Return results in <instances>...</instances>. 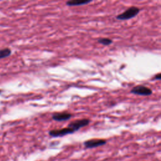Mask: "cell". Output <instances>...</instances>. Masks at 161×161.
<instances>
[{"instance_id": "6da1fadb", "label": "cell", "mask_w": 161, "mask_h": 161, "mask_svg": "<svg viewBox=\"0 0 161 161\" xmlns=\"http://www.w3.org/2000/svg\"><path fill=\"white\" fill-rule=\"evenodd\" d=\"M140 9L135 6L130 7L123 13L119 14L116 18L120 20H127L135 17L140 12Z\"/></svg>"}, {"instance_id": "7a4b0ae2", "label": "cell", "mask_w": 161, "mask_h": 161, "mask_svg": "<svg viewBox=\"0 0 161 161\" xmlns=\"http://www.w3.org/2000/svg\"><path fill=\"white\" fill-rule=\"evenodd\" d=\"M75 131L72 128L67 127L62 129L50 130L49 131V135L52 137H61L69 134H72Z\"/></svg>"}, {"instance_id": "3957f363", "label": "cell", "mask_w": 161, "mask_h": 161, "mask_svg": "<svg viewBox=\"0 0 161 161\" xmlns=\"http://www.w3.org/2000/svg\"><path fill=\"white\" fill-rule=\"evenodd\" d=\"M131 93L140 96H150L152 94V91L148 87L139 85L133 87L131 90Z\"/></svg>"}, {"instance_id": "277c9868", "label": "cell", "mask_w": 161, "mask_h": 161, "mask_svg": "<svg viewBox=\"0 0 161 161\" xmlns=\"http://www.w3.org/2000/svg\"><path fill=\"white\" fill-rule=\"evenodd\" d=\"M90 123V120L89 119H81V120H78L74 122H72L70 123L68 125L69 128H72L74 131H76L79 130L80 128L84 127L87 125H88Z\"/></svg>"}, {"instance_id": "5b68a950", "label": "cell", "mask_w": 161, "mask_h": 161, "mask_svg": "<svg viewBox=\"0 0 161 161\" xmlns=\"http://www.w3.org/2000/svg\"><path fill=\"white\" fill-rule=\"evenodd\" d=\"M107 141L103 139H91L84 142V145L87 149H92L99 147L106 144Z\"/></svg>"}, {"instance_id": "8992f818", "label": "cell", "mask_w": 161, "mask_h": 161, "mask_svg": "<svg viewBox=\"0 0 161 161\" xmlns=\"http://www.w3.org/2000/svg\"><path fill=\"white\" fill-rule=\"evenodd\" d=\"M72 115L68 112L55 113L52 115V118L54 120L57 122H64L69 120L71 119Z\"/></svg>"}, {"instance_id": "52a82bcc", "label": "cell", "mask_w": 161, "mask_h": 161, "mask_svg": "<svg viewBox=\"0 0 161 161\" xmlns=\"http://www.w3.org/2000/svg\"><path fill=\"white\" fill-rule=\"evenodd\" d=\"M92 2V0H71L66 2V5L69 6H75L87 5Z\"/></svg>"}, {"instance_id": "ba28073f", "label": "cell", "mask_w": 161, "mask_h": 161, "mask_svg": "<svg viewBox=\"0 0 161 161\" xmlns=\"http://www.w3.org/2000/svg\"><path fill=\"white\" fill-rule=\"evenodd\" d=\"M11 53H12L11 50L9 48H5L3 49H0V59L10 56Z\"/></svg>"}, {"instance_id": "9c48e42d", "label": "cell", "mask_w": 161, "mask_h": 161, "mask_svg": "<svg viewBox=\"0 0 161 161\" xmlns=\"http://www.w3.org/2000/svg\"><path fill=\"white\" fill-rule=\"evenodd\" d=\"M98 42L102 45L104 46H109L113 43L112 40L108 38H101L98 40Z\"/></svg>"}, {"instance_id": "30bf717a", "label": "cell", "mask_w": 161, "mask_h": 161, "mask_svg": "<svg viewBox=\"0 0 161 161\" xmlns=\"http://www.w3.org/2000/svg\"><path fill=\"white\" fill-rule=\"evenodd\" d=\"M154 79L157 80H161V73L160 74H157L154 76Z\"/></svg>"}, {"instance_id": "8fae6325", "label": "cell", "mask_w": 161, "mask_h": 161, "mask_svg": "<svg viewBox=\"0 0 161 161\" xmlns=\"http://www.w3.org/2000/svg\"><path fill=\"white\" fill-rule=\"evenodd\" d=\"M2 93V90H0V95H1Z\"/></svg>"}]
</instances>
